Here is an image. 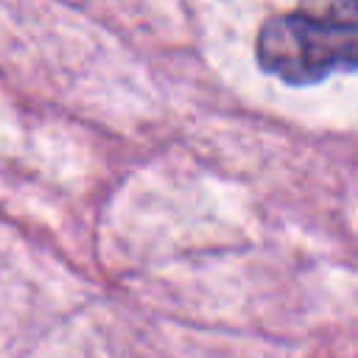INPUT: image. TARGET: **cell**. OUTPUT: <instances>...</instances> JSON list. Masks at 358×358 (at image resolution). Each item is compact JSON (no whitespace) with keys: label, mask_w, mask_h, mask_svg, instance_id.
Wrapping results in <instances>:
<instances>
[{"label":"cell","mask_w":358,"mask_h":358,"mask_svg":"<svg viewBox=\"0 0 358 358\" xmlns=\"http://www.w3.org/2000/svg\"><path fill=\"white\" fill-rule=\"evenodd\" d=\"M310 3L268 17L255 42L257 64L294 87L358 70V0Z\"/></svg>","instance_id":"1"}]
</instances>
